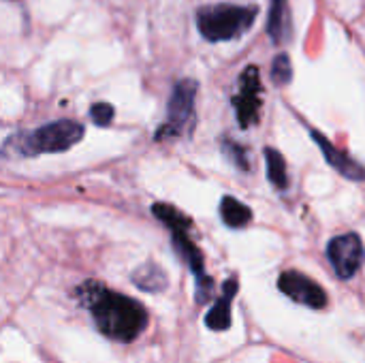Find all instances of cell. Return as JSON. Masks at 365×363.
Instances as JSON below:
<instances>
[{
  "label": "cell",
  "instance_id": "1",
  "mask_svg": "<svg viewBox=\"0 0 365 363\" xmlns=\"http://www.w3.org/2000/svg\"><path fill=\"white\" fill-rule=\"evenodd\" d=\"M79 295L92 315L96 329L111 340L133 342L148 327L145 308L122 293L109 291L98 282H86L79 289Z\"/></svg>",
  "mask_w": 365,
  "mask_h": 363
},
{
  "label": "cell",
  "instance_id": "2",
  "mask_svg": "<svg viewBox=\"0 0 365 363\" xmlns=\"http://www.w3.org/2000/svg\"><path fill=\"white\" fill-rule=\"evenodd\" d=\"M83 137V126L73 120H56L43 124L34 131L17 133L6 139L4 150L15 152V156H38V154H53L64 152L79 143Z\"/></svg>",
  "mask_w": 365,
  "mask_h": 363
},
{
  "label": "cell",
  "instance_id": "3",
  "mask_svg": "<svg viewBox=\"0 0 365 363\" xmlns=\"http://www.w3.org/2000/svg\"><path fill=\"white\" fill-rule=\"evenodd\" d=\"M257 9L242 4H207L197 11V28L201 36L210 43L231 41L248 32L255 24Z\"/></svg>",
  "mask_w": 365,
  "mask_h": 363
},
{
  "label": "cell",
  "instance_id": "4",
  "mask_svg": "<svg viewBox=\"0 0 365 363\" xmlns=\"http://www.w3.org/2000/svg\"><path fill=\"white\" fill-rule=\"evenodd\" d=\"M195 98H197V81L192 79H182L175 83L171 96H169V107H167V120L165 126L160 128L158 137L165 133L171 137L186 135L195 126Z\"/></svg>",
  "mask_w": 365,
  "mask_h": 363
},
{
  "label": "cell",
  "instance_id": "5",
  "mask_svg": "<svg viewBox=\"0 0 365 363\" xmlns=\"http://www.w3.org/2000/svg\"><path fill=\"white\" fill-rule=\"evenodd\" d=\"M329 263L338 278L351 280L364 265L365 248L361 237L357 233H344L329 242L327 246Z\"/></svg>",
  "mask_w": 365,
  "mask_h": 363
},
{
  "label": "cell",
  "instance_id": "6",
  "mask_svg": "<svg viewBox=\"0 0 365 363\" xmlns=\"http://www.w3.org/2000/svg\"><path fill=\"white\" fill-rule=\"evenodd\" d=\"M235 116L242 128L252 126L259 120L261 109V73L259 66H248L240 77V90L233 96Z\"/></svg>",
  "mask_w": 365,
  "mask_h": 363
},
{
  "label": "cell",
  "instance_id": "7",
  "mask_svg": "<svg viewBox=\"0 0 365 363\" xmlns=\"http://www.w3.org/2000/svg\"><path fill=\"white\" fill-rule=\"evenodd\" d=\"M278 287L280 291L291 297L293 302L302 304V306H308V308H314V310H321L327 306V293L308 276H304L302 272H284L278 280Z\"/></svg>",
  "mask_w": 365,
  "mask_h": 363
},
{
  "label": "cell",
  "instance_id": "8",
  "mask_svg": "<svg viewBox=\"0 0 365 363\" xmlns=\"http://www.w3.org/2000/svg\"><path fill=\"white\" fill-rule=\"evenodd\" d=\"M310 135L314 137L317 145L321 148L325 160L329 163V167H334L340 175L349 178V180H355V182H364L365 180V167L361 163L353 160L346 152L338 150L325 135H321L319 131H310Z\"/></svg>",
  "mask_w": 365,
  "mask_h": 363
},
{
  "label": "cell",
  "instance_id": "9",
  "mask_svg": "<svg viewBox=\"0 0 365 363\" xmlns=\"http://www.w3.org/2000/svg\"><path fill=\"white\" fill-rule=\"evenodd\" d=\"M237 293V282L229 280L222 287V297L214 304V308L205 315V325L214 332H225L231 327V302Z\"/></svg>",
  "mask_w": 365,
  "mask_h": 363
},
{
  "label": "cell",
  "instance_id": "10",
  "mask_svg": "<svg viewBox=\"0 0 365 363\" xmlns=\"http://www.w3.org/2000/svg\"><path fill=\"white\" fill-rule=\"evenodd\" d=\"M267 32L274 43L282 45L291 36V21H289V9L287 0H272V11H269V21H267Z\"/></svg>",
  "mask_w": 365,
  "mask_h": 363
},
{
  "label": "cell",
  "instance_id": "11",
  "mask_svg": "<svg viewBox=\"0 0 365 363\" xmlns=\"http://www.w3.org/2000/svg\"><path fill=\"white\" fill-rule=\"evenodd\" d=\"M220 216L227 227L231 229H242L252 220V212L246 203L237 201L235 197H225L220 201Z\"/></svg>",
  "mask_w": 365,
  "mask_h": 363
},
{
  "label": "cell",
  "instance_id": "12",
  "mask_svg": "<svg viewBox=\"0 0 365 363\" xmlns=\"http://www.w3.org/2000/svg\"><path fill=\"white\" fill-rule=\"evenodd\" d=\"M133 282L148 293H158L167 287V276L165 272L154 265V263H145L141 267H137V272H133Z\"/></svg>",
  "mask_w": 365,
  "mask_h": 363
},
{
  "label": "cell",
  "instance_id": "13",
  "mask_svg": "<svg viewBox=\"0 0 365 363\" xmlns=\"http://www.w3.org/2000/svg\"><path fill=\"white\" fill-rule=\"evenodd\" d=\"M265 163H267V178L278 190L289 188V175H287V163L282 154L274 148H265Z\"/></svg>",
  "mask_w": 365,
  "mask_h": 363
},
{
  "label": "cell",
  "instance_id": "14",
  "mask_svg": "<svg viewBox=\"0 0 365 363\" xmlns=\"http://www.w3.org/2000/svg\"><path fill=\"white\" fill-rule=\"evenodd\" d=\"M152 214L163 220L171 231L175 229H190V218H186L178 208L173 205H167V203H154L152 205Z\"/></svg>",
  "mask_w": 365,
  "mask_h": 363
},
{
  "label": "cell",
  "instance_id": "15",
  "mask_svg": "<svg viewBox=\"0 0 365 363\" xmlns=\"http://www.w3.org/2000/svg\"><path fill=\"white\" fill-rule=\"evenodd\" d=\"M272 79L278 88H284L293 79V66L287 53H278L272 62Z\"/></svg>",
  "mask_w": 365,
  "mask_h": 363
},
{
  "label": "cell",
  "instance_id": "16",
  "mask_svg": "<svg viewBox=\"0 0 365 363\" xmlns=\"http://www.w3.org/2000/svg\"><path fill=\"white\" fill-rule=\"evenodd\" d=\"M90 118L96 126H109L113 120V107L109 103H94L90 107Z\"/></svg>",
  "mask_w": 365,
  "mask_h": 363
}]
</instances>
